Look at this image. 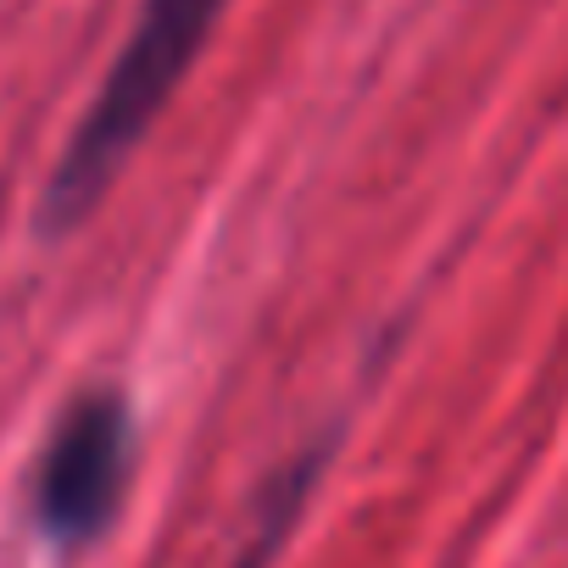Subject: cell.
I'll return each instance as SVG.
<instances>
[{"mask_svg": "<svg viewBox=\"0 0 568 568\" xmlns=\"http://www.w3.org/2000/svg\"><path fill=\"white\" fill-rule=\"evenodd\" d=\"M134 479V413L118 390H84L51 429L34 468V524L51 546H90L112 529Z\"/></svg>", "mask_w": 568, "mask_h": 568, "instance_id": "7a4b0ae2", "label": "cell"}, {"mask_svg": "<svg viewBox=\"0 0 568 568\" xmlns=\"http://www.w3.org/2000/svg\"><path fill=\"white\" fill-rule=\"evenodd\" d=\"M223 12H229V0H140V12L123 34V51L112 57L95 101L73 123L40 190V206H34L40 234H73L101 206L123 162L140 151L162 106L179 95V84L201 62Z\"/></svg>", "mask_w": 568, "mask_h": 568, "instance_id": "6da1fadb", "label": "cell"}]
</instances>
